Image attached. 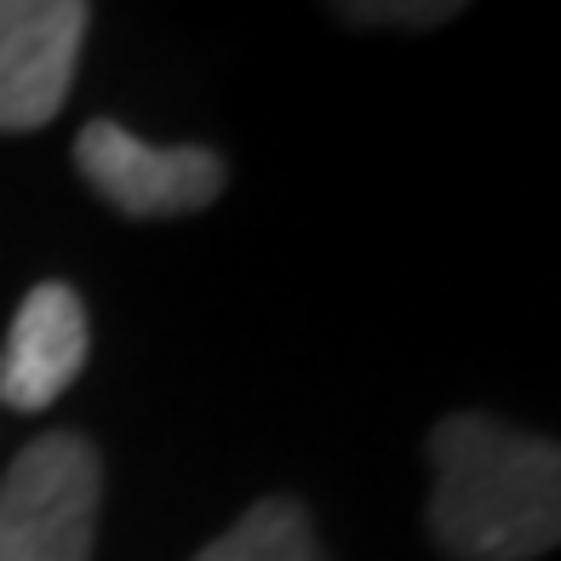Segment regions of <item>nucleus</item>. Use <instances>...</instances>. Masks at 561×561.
I'll return each mask as SVG.
<instances>
[{"label":"nucleus","mask_w":561,"mask_h":561,"mask_svg":"<svg viewBox=\"0 0 561 561\" xmlns=\"http://www.w3.org/2000/svg\"><path fill=\"white\" fill-rule=\"evenodd\" d=\"M92 355V321L69 280H35L23 293L7 350H0V401L12 413H41L53 407Z\"/></svg>","instance_id":"39448f33"},{"label":"nucleus","mask_w":561,"mask_h":561,"mask_svg":"<svg viewBox=\"0 0 561 561\" xmlns=\"http://www.w3.org/2000/svg\"><path fill=\"white\" fill-rule=\"evenodd\" d=\"M104 465L75 430H46L0 476V561H92Z\"/></svg>","instance_id":"f03ea898"},{"label":"nucleus","mask_w":561,"mask_h":561,"mask_svg":"<svg viewBox=\"0 0 561 561\" xmlns=\"http://www.w3.org/2000/svg\"><path fill=\"white\" fill-rule=\"evenodd\" d=\"M75 172L126 218H184L213 207L229 167L207 144H149L121 121H87L75 138Z\"/></svg>","instance_id":"7ed1b4c3"},{"label":"nucleus","mask_w":561,"mask_h":561,"mask_svg":"<svg viewBox=\"0 0 561 561\" xmlns=\"http://www.w3.org/2000/svg\"><path fill=\"white\" fill-rule=\"evenodd\" d=\"M339 18L355 30H436L458 18L470 0H333Z\"/></svg>","instance_id":"0eeeda50"},{"label":"nucleus","mask_w":561,"mask_h":561,"mask_svg":"<svg viewBox=\"0 0 561 561\" xmlns=\"http://www.w3.org/2000/svg\"><path fill=\"white\" fill-rule=\"evenodd\" d=\"M195 561H327V550L316 539L310 510H304L298 499H259Z\"/></svg>","instance_id":"423d86ee"},{"label":"nucleus","mask_w":561,"mask_h":561,"mask_svg":"<svg viewBox=\"0 0 561 561\" xmlns=\"http://www.w3.org/2000/svg\"><path fill=\"white\" fill-rule=\"evenodd\" d=\"M87 0H0V133L58 121L81 69Z\"/></svg>","instance_id":"20e7f679"},{"label":"nucleus","mask_w":561,"mask_h":561,"mask_svg":"<svg viewBox=\"0 0 561 561\" xmlns=\"http://www.w3.org/2000/svg\"><path fill=\"white\" fill-rule=\"evenodd\" d=\"M430 533L458 561H533L561 539V453L488 413L430 430Z\"/></svg>","instance_id":"f257e3e1"}]
</instances>
